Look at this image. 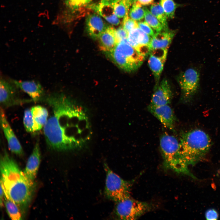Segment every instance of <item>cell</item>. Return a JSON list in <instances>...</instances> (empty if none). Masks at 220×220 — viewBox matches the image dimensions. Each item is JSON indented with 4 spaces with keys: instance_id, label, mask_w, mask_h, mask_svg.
I'll return each mask as SVG.
<instances>
[{
    "instance_id": "obj_1",
    "label": "cell",
    "mask_w": 220,
    "mask_h": 220,
    "mask_svg": "<svg viewBox=\"0 0 220 220\" xmlns=\"http://www.w3.org/2000/svg\"><path fill=\"white\" fill-rule=\"evenodd\" d=\"M42 100L51 109L43 129L46 143L50 148L61 151L79 148L90 139V125L81 107L58 93L45 96Z\"/></svg>"
},
{
    "instance_id": "obj_2",
    "label": "cell",
    "mask_w": 220,
    "mask_h": 220,
    "mask_svg": "<svg viewBox=\"0 0 220 220\" xmlns=\"http://www.w3.org/2000/svg\"><path fill=\"white\" fill-rule=\"evenodd\" d=\"M0 164V184L5 196L16 203L24 213L31 202L35 189L34 182L26 177L5 150L1 156Z\"/></svg>"
},
{
    "instance_id": "obj_3",
    "label": "cell",
    "mask_w": 220,
    "mask_h": 220,
    "mask_svg": "<svg viewBox=\"0 0 220 220\" xmlns=\"http://www.w3.org/2000/svg\"><path fill=\"white\" fill-rule=\"evenodd\" d=\"M211 145L210 137L202 130L196 129L184 133L179 141L180 160L188 167L203 158Z\"/></svg>"
},
{
    "instance_id": "obj_4",
    "label": "cell",
    "mask_w": 220,
    "mask_h": 220,
    "mask_svg": "<svg viewBox=\"0 0 220 220\" xmlns=\"http://www.w3.org/2000/svg\"><path fill=\"white\" fill-rule=\"evenodd\" d=\"M106 54L117 66L128 72L137 70L145 57L131 46L127 39L117 44L113 49Z\"/></svg>"
},
{
    "instance_id": "obj_5",
    "label": "cell",
    "mask_w": 220,
    "mask_h": 220,
    "mask_svg": "<svg viewBox=\"0 0 220 220\" xmlns=\"http://www.w3.org/2000/svg\"><path fill=\"white\" fill-rule=\"evenodd\" d=\"M160 144L166 167L178 173L189 174L188 167L180 158L179 141L177 138L164 133L160 138Z\"/></svg>"
},
{
    "instance_id": "obj_6",
    "label": "cell",
    "mask_w": 220,
    "mask_h": 220,
    "mask_svg": "<svg viewBox=\"0 0 220 220\" xmlns=\"http://www.w3.org/2000/svg\"><path fill=\"white\" fill-rule=\"evenodd\" d=\"M104 166L106 174L105 190L106 196L116 203L130 196V182L114 173L106 163Z\"/></svg>"
},
{
    "instance_id": "obj_7",
    "label": "cell",
    "mask_w": 220,
    "mask_h": 220,
    "mask_svg": "<svg viewBox=\"0 0 220 220\" xmlns=\"http://www.w3.org/2000/svg\"><path fill=\"white\" fill-rule=\"evenodd\" d=\"M115 213L119 219L135 220L150 210L151 205L128 197L116 203Z\"/></svg>"
},
{
    "instance_id": "obj_8",
    "label": "cell",
    "mask_w": 220,
    "mask_h": 220,
    "mask_svg": "<svg viewBox=\"0 0 220 220\" xmlns=\"http://www.w3.org/2000/svg\"><path fill=\"white\" fill-rule=\"evenodd\" d=\"M200 71L193 67L180 73L177 78L180 86L182 99L188 101L198 93L200 87Z\"/></svg>"
},
{
    "instance_id": "obj_9",
    "label": "cell",
    "mask_w": 220,
    "mask_h": 220,
    "mask_svg": "<svg viewBox=\"0 0 220 220\" xmlns=\"http://www.w3.org/2000/svg\"><path fill=\"white\" fill-rule=\"evenodd\" d=\"M151 39L150 36L138 27L129 32L127 40L131 46L146 57L151 50L150 44Z\"/></svg>"
},
{
    "instance_id": "obj_10",
    "label": "cell",
    "mask_w": 220,
    "mask_h": 220,
    "mask_svg": "<svg viewBox=\"0 0 220 220\" xmlns=\"http://www.w3.org/2000/svg\"><path fill=\"white\" fill-rule=\"evenodd\" d=\"M18 88L10 80L1 78L0 81V103L5 107H9L22 103L18 95Z\"/></svg>"
},
{
    "instance_id": "obj_11",
    "label": "cell",
    "mask_w": 220,
    "mask_h": 220,
    "mask_svg": "<svg viewBox=\"0 0 220 220\" xmlns=\"http://www.w3.org/2000/svg\"><path fill=\"white\" fill-rule=\"evenodd\" d=\"M0 123L9 150L17 155L22 156L24 151L22 146L11 128L4 112L2 108L0 110Z\"/></svg>"
},
{
    "instance_id": "obj_12",
    "label": "cell",
    "mask_w": 220,
    "mask_h": 220,
    "mask_svg": "<svg viewBox=\"0 0 220 220\" xmlns=\"http://www.w3.org/2000/svg\"><path fill=\"white\" fill-rule=\"evenodd\" d=\"M172 98L170 85L166 79L155 86L150 105L158 106L169 105Z\"/></svg>"
},
{
    "instance_id": "obj_13",
    "label": "cell",
    "mask_w": 220,
    "mask_h": 220,
    "mask_svg": "<svg viewBox=\"0 0 220 220\" xmlns=\"http://www.w3.org/2000/svg\"><path fill=\"white\" fill-rule=\"evenodd\" d=\"M148 110L165 127L174 131L175 117L172 108L169 105L158 106L149 105Z\"/></svg>"
},
{
    "instance_id": "obj_14",
    "label": "cell",
    "mask_w": 220,
    "mask_h": 220,
    "mask_svg": "<svg viewBox=\"0 0 220 220\" xmlns=\"http://www.w3.org/2000/svg\"><path fill=\"white\" fill-rule=\"evenodd\" d=\"M9 80L18 89L27 94L32 100H42L44 97L43 88L38 81L34 80L23 81Z\"/></svg>"
},
{
    "instance_id": "obj_15",
    "label": "cell",
    "mask_w": 220,
    "mask_h": 220,
    "mask_svg": "<svg viewBox=\"0 0 220 220\" xmlns=\"http://www.w3.org/2000/svg\"><path fill=\"white\" fill-rule=\"evenodd\" d=\"M41 152L39 142H36L32 153L29 157L23 172L30 180L34 182L41 161Z\"/></svg>"
},
{
    "instance_id": "obj_16",
    "label": "cell",
    "mask_w": 220,
    "mask_h": 220,
    "mask_svg": "<svg viewBox=\"0 0 220 220\" xmlns=\"http://www.w3.org/2000/svg\"><path fill=\"white\" fill-rule=\"evenodd\" d=\"M114 2V0H101L94 7V9L110 24L117 26L120 21L115 13Z\"/></svg>"
},
{
    "instance_id": "obj_17",
    "label": "cell",
    "mask_w": 220,
    "mask_h": 220,
    "mask_svg": "<svg viewBox=\"0 0 220 220\" xmlns=\"http://www.w3.org/2000/svg\"><path fill=\"white\" fill-rule=\"evenodd\" d=\"M86 26L88 34L94 39H99L107 27L101 16L95 14L88 16L86 20Z\"/></svg>"
},
{
    "instance_id": "obj_18",
    "label": "cell",
    "mask_w": 220,
    "mask_h": 220,
    "mask_svg": "<svg viewBox=\"0 0 220 220\" xmlns=\"http://www.w3.org/2000/svg\"><path fill=\"white\" fill-rule=\"evenodd\" d=\"M176 32L167 29L155 33L152 37L150 44L151 50L159 48L168 49Z\"/></svg>"
},
{
    "instance_id": "obj_19",
    "label": "cell",
    "mask_w": 220,
    "mask_h": 220,
    "mask_svg": "<svg viewBox=\"0 0 220 220\" xmlns=\"http://www.w3.org/2000/svg\"><path fill=\"white\" fill-rule=\"evenodd\" d=\"M115 30L113 27H107L98 39L100 49L106 53L112 50L117 44Z\"/></svg>"
},
{
    "instance_id": "obj_20",
    "label": "cell",
    "mask_w": 220,
    "mask_h": 220,
    "mask_svg": "<svg viewBox=\"0 0 220 220\" xmlns=\"http://www.w3.org/2000/svg\"><path fill=\"white\" fill-rule=\"evenodd\" d=\"M149 54L148 63L154 76L156 86L159 84V81L167 57L151 53H150Z\"/></svg>"
},
{
    "instance_id": "obj_21",
    "label": "cell",
    "mask_w": 220,
    "mask_h": 220,
    "mask_svg": "<svg viewBox=\"0 0 220 220\" xmlns=\"http://www.w3.org/2000/svg\"><path fill=\"white\" fill-rule=\"evenodd\" d=\"M34 121V132L40 130L46 123L48 116L47 109L44 107L37 105L31 109Z\"/></svg>"
},
{
    "instance_id": "obj_22",
    "label": "cell",
    "mask_w": 220,
    "mask_h": 220,
    "mask_svg": "<svg viewBox=\"0 0 220 220\" xmlns=\"http://www.w3.org/2000/svg\"><path fill=\"white\" fill-rule=\"evenodd\" d=\"M4 204L9 217L12 220L22 219V213L18 206L14 202L7 198L4 195Z\"/></svg>"
},
{
    "instance_id": "obj_23",
    "label": "cell",
    "mask_w": 220,
    "mask_h": 220,
    "mask_svg": "<svg viewBox=\"0 0 220 220\" xmlns=\"http://www.w3.org/2000/svg\"><path fill=\"white\" fill-rule=\"evenodd\" d=\"M136 0H114L115 13L119 18L124 17L129 12L130 7Z\"/></svg>"
},
{
    "instance_id": "obj_24",
    "label": "cell",
    "mask_w": 220,
    "mask_h": 220,
    "mask_svg": "<svg viewBox=\"0 0 220 220\" xmlns=\"http://www.w3.org/2000/svg\"><path fill=\"white\" fill-rule=\"evenodd\" d=\"M150 11L161 23L164 29H168L167 17L160 3H153L150 6Z\"/></svg>"
},
{
    "instance_id": "obj_25",
    "label": "cell",
    "mask_w": 220,
    "mask_h": 220,
    "mask_svg": "<svg viewBox=\"0 0 220 220\" xmlns=\"http://www.w3.org/2000/svg\"><path fill=\"white\" fill-rule=\"evenodd\" d=\"M145 9L137 1L133 4L129 11V15L132 19L136 21H140L145 16Z\"/></svg>"
},
{
    "instance_id": "obj_26",
    "label": "cell",
    "mask_w": 220,
    "mask_h": 220,
    "mask_svg": "<svg viewBox=\"0 0 220 220\" xmlns=\"http://www.w3.org/2000/svg\"><path fill=\"white\" fill-rule=\"evenodd\" d=\"M145 9V19L146 21L149 25L154 30L158 32L164 29L163 27L158 20L154 16L150 11L146 8Z\"/></svg>"
},
{
    "instance_id": "obj_27",
    "label": "cell",
    "mask_w": 220,
    "mask_h": 220,
    "mask_svg": "<svg viewBox=\"0 0 220 220\" xmlns=\"http://www.w3.org/2000/svg\"><path fill=\"white\" fill-rule=\"evenodd\" d=\"M160 3L164 10L167 18L172 19L175 15L177 5L173 0H159Z\"/></svg>"
},
{
    "instance_id": "obj_28",
    "label": "cell",
    "mask_w": 220,
    "mask_h": 220,
    "mask_svg": "<svg viewBox=\"0 0 220 220\" xmlns=\"http://www.w3.org/2000/svg\"><path fill=\"white\" fill-rule=\"evenodd\" d=\"M23 120L26 130L28 132H34V121L31 109H27L25 110Z\"/></svg>"
},
{
    "instance_id": "obj_29",
    "label": "cell",
    "mask_w": 220,
    "mask_h": 220,
    "mask_svg": "<svg viewBox=\"0 0 220 220\" xmlns=\"http://www.w3.org/2000/svg\"><path fill=\"white\" fill-rule=\"evenodd\" d=\"M128 14L129 12L127 13L124 17L122 25L124 29L128 33L132 29L139 27L136 21L131 18Z\"/></svg>"
},
{
    "instance_id": "obj_30",
    "label": "cell",
    "mask_w": 220,
    "mask_h": 220,
    "mask_svg": "<svg viewBox=\"0 0 220 220\" xmlns=\"http://www.w3.org/2000/svg\"><path fill=\"white\" fill-rule=\"evenodd\" d=\"M92 0H65L66 6L72 10H75L84 7Z\"/></svg>"
},
{
    "instance_id": "obj_31",
    "label": "cell",
    "mask_w": 220,
    "mask_h": 220,
    "mask_svg": "<svg viewBox=\"0 0 220 220\" xmlns=\"http://www.w3.org/2000/svg\"><path fill=\"white\" fill-rule=\"evenodd\" d=\"M115 37L117 44L121 41L127 39L128 33L123 28L120 27L115 30Z\"/></svg>"
},
{
    "instance_id": "obj_32",
    "label": "cell",
    "mask_w": 220,
    "mask_h": 220,
    "mask_svg": "<svg viewBox=\"0 0 220 220\" xmlns=\"http://www.w3.org/2000/svg\"><path fill=\"white\" fill-rule=\"evenodd\" d=\"M139 28L150 36L153 37L155 34L151 27L146 21L138 23Z\"/></svg>"
},
{
    "instance_id": "obj_33",
    "label": "cell",
    "mask_w": 220,
    "mask_h": 220,
    "mask_svg": "<svg viewBox=\"0 0 220 220\" xmlns=\"http://www.w3.org/2000/svg\"><path fill=\"white\" fill-rule=\"evenodd\" d=\"M205 216L208 220H216L218 217L217 212L213 209L208 210L206 213Z\"/></svg>"
},
{
    "instance_id": "obj_34",
    "label": "cell",
    "mask_w": 220,
    "mask_h": 220,
    "mask_svg": "<svg viewBox=\"0 0 220 220\" xmlns=\"http://www.w3.org/2000/svg\"><path fill=\"white\" fill-rule=\"evenodd\" d=\"M4 195V192L3 188L1 184H0V205L1 207H2L3 205Z\"/></svg>"
},
{
    "instance_id": "obj_35",
    "label": "cell",
    "mask_w": 220,
    "mask_h": 220,
    "mask_svg": "<svg viewBox=\"0 0 220 220\" xmlns=\"http://www.w3.org/2000/svg\"><path fill=\"white\" fill-rule=\"evenodd\" d=\"M154 0H138L137 1L141 5L148 6L152 4Z\"/></svg>"
}]
</instances>
